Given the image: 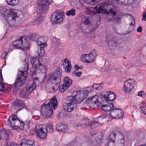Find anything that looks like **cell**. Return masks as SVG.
<instances>
[{
  "label": "cell",
  "instance_id": "e575fe53",
  "mask_svg": "<svg viewBox=\"0 0 146 146\" xmlns=\"http://www.w3.org/2000/svg\"><path fill=\"white\" fill-rule=\"evenodd\" d=\"M6 2L9 5L11 6H14L17 5L19 3V0H12V1H6Z\"/></svg>",
  "mask_w": 146,
  "mask_h": 146
},
{
  "label": "cell",
  "instance_id": "52a82bcc",
  "mask_svg": "<svg viewBox=\"0 0 146 146\" xmlns=\"http://www.w3.org/2000/svg\"><path fill=\"white\" fill-rule=\"evenodd\" d=\"M28 70L29 64H25L19 68L15 84L16 87H21L24 84L28 78Z\"/></svg>",
  "mask_w": 146,
  "mask_h": 146
},
{
  "label": "cell",
  "instance_id": "277c9868",
  "mask_svg": "<svg viewBox=\"0 0 146 146\" xmlns=\"http://www.w3.org/2000/svg\"><path fill=\"white\" fill-rule=\"evenodd\" d=\"M4 17L10 25L16 26L22 23L25 18V14L22 11L11 9L5 12Z\"/></svg>",
  "mask_w": 146,
  "mask_h": 146
},
{
  "label": "cell",
  "instance_id": "ba28073f",
  "mask_svg": "<svg viewBox=\"0 0 146 146\" xmlns=\"http://www.w3.org/2000/svg\"><path fill=\"white\" fill-rule=\"evenodd\" d=\"M88 95V92L86 90H78L74 91L72 94L67 97V100L70 102L75 104H79L82 102Z\"/></svg>",
  "mask_w": 146,
  "mask_h": 146
},
{
  "label": "cell",
  "instance_id": "1f68e13d",
  "mask_svg": "<svg viewBox=\"0 0 146 146\" xmlns=\"http://www.w3.org/2000/svg\"><path fill=\"white\" fill-rule=\"evenodd\" d=\"M36 86V84L35 83L33 82V83L31 84L30 85L28 86V87L26 88V92L28 93H31L32 91H33V90L35 89Z\"/></svg>",
  "mask_w": 146,
  "mask_h": 146
},
{
  "label": "cell",
  "instance_id": "83f0119b",
  "mask_svg": "<svg viewBox=\"0 0 146 146\" xmlns=\"http://www.w3.org/2000/svg\"><path fill=\"white\" fill-rule=\"evenodd\" d=\"M67 128H68V126L67 125L62 123H59L57 124L56 126V129L58 131H60V132L65 131L67 129Z\"/></svg>",
  "mask_w": 146,
  "mask_h": 146
},
{
  "label": "cell",
  "instance_id": "44dd1931",
  "mask_svg": "<svg viewBox=\"0 0 146 146\" xmlns=\"http://www.w3.org/2000/svg\"><path fill=\"white\" fill-rule=\"evenodd\" d=\"M76 104L71 102L70 103L65 102L63 105V108L64 110L69 112H71L74 111L76 109Z\"/></svg>",
  "mask_w": 146,
  "mask_h": 146
},
{
  "label": "cell",
  "instance_id": "d4e9b609",
  "mask_svg": "<svg viewBox=\"0 0 146 146\" xmlns=\"http://www.w3.org/2000/svg\"><path fill=\"white\" fill-rule=\"evenodd\" d=\"M104 98L107 101H113L115 100V95L114 93L111 92H106L104 94Z\"/></svg>",
  "mask_w": 146,
  "mask_h": 146
},
{
  "label": "cell",
  "instance_id": "8992f818",
  "mask_svg": "<svg viewBox=\"0 0 146 146\" xmlns=\"http://www.w3.org/2000/svg\"><path fill=\"white\" fill-rule=\"evenodd\" d=\"M124 137L120 131H114L110 133L106 146H124Z\"/></svg>",
  "mask_w": 146,
  "mask_h": 146
},
{
  "label": "cell",
  "instance_id": "6da1fadb",
  "mask_svg": "<svg viewBox=\"0 0 146 146\" xmlns=\"http://www.w3.org/2000/svg\"><path fill=\"white\" fill-rule=\"evenodd\" d=\"M135 21L130 14H125L117 18L113 25V30L116 34L125 35L131 33L135 28Z\"/></svg>",
  "mask_w": 146,
  "mask_h": 146
},
{
  "label": "cell",
  "instance_id": "7bdbcfd3",
  "mask_svg": "<svg viewBox=\"0 0 146 146\" xmlns=\"http://www.w3.org/2000/svg\"><path fill=\"white\" fill-rule=\"evenodd\" d=\"M10 146H19V145L16 143L12 142L10 144Z\"/></svg>",
  "mask_w": 146,
  "mask_h": 146
},
{
  "label": "cell",
  "instance_id": "7a4b0ae2",
  "mask_svg": "<svg viewBox=\"0 0 146 146\" xmlns=\"http://www.w3.org/2000/svg\"><path fill=\"white\" fill-rule=\"evenodd\" d=\"M101 23V17L98 14H94L84 17L81 22V29L85 34L92 33L98 28Z\"/></svg>",
  "mask_w": 146,
  "mask_h": 146
},
{
  "label": "cell",
  "instance_id": "f35d334b",
  "mask_svg": "<svg viewBox=\"0 0 146 146\" xmlns=\"http://www.w3.org/2000/svg\"><path fill=\"white\" fill-rule=\"evenodd\" d=\"M93 87L96 90H100V89H101L102 88L101 84H94V85H93Z\"/></svg>",
  "mask_w": 146,
  "mask_h": 146
},
{
  "label": "cell",
  "instance_id": "ac0fdd59",
  "mask_svg": "<svg viewBox=\"0 0 146 146\" xmlns=\"http://www.w3.org/2000/svg\"><path fill=\"white\" fill-rule=\"evenodd\" d=\"M42 115L46 117H50L52 115L53 109L49 104H44L41 107Z\"/></svg>",
  "mask_w": 146,
  "mask_h": 146
},
{
  "label": "cell",
  "instance_id": "ffe728a7",
  "mask_svg": "<svg viewBox=\"0 0 146 146\" xmlns=\"http://www.w3.org/2000/svg\"><path fill=\"white\" fill-rule=\"evenodd\" d=\"M48 38L46 36H42L37 39V43L40 48H44L47 46Z\"/></svg>",
  "mask_w": 146,
  "mask_h": 146
},
{
  "label": "cell",
  "instance_id": "30bf717a",
  "mask_svg": "<svg viewBox=\"0 0 146 146\" xmlns=\"http://www.w3.org/2000/svg\"><path fill=\"white\" fill-rule=\"evenodd\" d=\"M64 13L61 10H58L53 13L50 17V21L53 25L61 24L64 21Z\"/></svg>",
  "mask_w": 146,
  "mask_h": 146
},
{
  "label": "cell",
  "instance_id": "d590c367",
  "mask_svg": "<svg viewBox=\"0 0 146 146\" xmlns=\"http://www.w3.org/2000/svg\"><path fill=\"white\" fill-rule=\"evenodd\" d=\"M40 4L42 6H48L52 2L51 1H40Z\"/></svg>",
  "mask_w": 146,
  "mask_h": 146
},
{
  "label": "cell",
  "instance_id": "bcb514c9",
  "mask_svg": "<svg viewBox=\"0 0 146 146\" xmlns=\"http://www.w3.org/2000/svg\"><path fill=\"white\" fill-rule=\"evenodd\" d=\"M146 13H143V20H144V21H146Z\"/></svg>",
  "mask_w": 146,
  "mask_h": 146
},
{
  "label": "cell",
  "instance_id": "836d02e7",
  "mask_svg": "<svg viewBox=\"0 0 146 146\" xmlns=\"http://www.w3.org/2000/svg\"><path fill=\"white\" fill-rule=\"evenodd\" d=\"M0 138L1 139H6L8 138V135L4 130H0Z\"/></svg>",
  "mask_w": 146,
  "mask_h": 146
},
{
  "label": "cell",
  "instance_id": "3957f363",
  "mask_svg": "<svg viewBox=\"0 0 146 146\" xmlns=\"http://www.w3.org/2000/svg\"><path fill=\"white\" fill-rule=\"evenodd\" d=\"M62 77V70L60 67L56 69L51 74L46 84V89L48 92L54 93L59 88Z\"/></svg>",
  "mask_w": 146,
  "mask_h": 146
},
{
  "label": "cell",
  "instance_id": "f6af8a7d",
  "mask_svg": "<svg viewBox=\"0 0 146 146\" xmlns=\"http://www.w3.org/2000/svg\"><path fill=\"white\" fill-rule=\"evenodd\" d=\"M142 31V28L141 27H139L137 29V31L138 32H141Z\"/></svg>",
  "mask_w": 146,
  "mask_h": 146
},
{
  "label": "cell",
  "instance_id": "9c48e42d",
  "mask_svg": "<svg viewBox=\"0 0 146 146\" xmlns=\"http://www.w3.org/2000/svg\"><path fill=\"white\" fill-rule=\"evenodd\" d=\"M12 45L14 47L21 48L23 50H28L31 46L29 40L25 36H22L17 40L13 42Z\"/></svg>",
  "mask_w": 146,
  "mask_h": 146
},
{
  "label": "cell",
  "instance_id": "2e32d148",
  "mask_svg": "<svg viewBox=\"0 0 146 146\" xmlns=\"http://www.w3.org/2000/svg\"><path fill=\"white\" fill-rule=\"evenodd\" d=\"M136 86V82L134 79H128L125 82L123 87L124 90L126 93H129Z\"/></svg>",
  "mask_w": 146,
  "mask_h": 146
},
{
  "label": "cell",
  "instance_id": "8fae6325",
  "mask_svg": "<svg viewBox=\"0 0 146 146\" xmlns=\"http://www.w3.org/2000/svg\"><path fill=\"white\" fill-rule=\"evenodd\" d=\"M46 70L44 66L42 65L38 69H36L35 71L33 74V77L35 80L40 82H42L44 80L46 77Z\"/></svg>",
  "mask_w": 146,
  "mask_h": 146
},
{
  "label": "cell",
  "instance_id": "60d3db41",
  "mask_svg": "<svg viewBox=\"0 0 146 146\" xmlns=\"http://www.w3.org/2000/svg\"><path fill=\"white\" fill-rule=\"evenodd\" d=\"M141 109L142 111L143 112L144 114H146V113H145V112H146V106H144V107L142 106L141 107Z\"/></svg>",
  "mask_w": 146,
  "mask_h": 146
},
{
  "label": "cell",
  "instance_id": "74e56055",
  "mask_svg": "<svg viewBox=\"0 0 146 146\" xmlns=\"http://www.w3.org/2000/svg\"><path fill=\"white\" fill-rule=\"evenodd\" d=\"M75 12H76V11L74 9H72L71 10H70L69 11L66 12V15L67 16H74L75 15Z\"/></svg>",
  "mask_w": 146,
  "mask_h": 146
},
{
  "label": "cell",
  "instance_id": "7402d4cb",
  "mask_svg": "<svg viewBox=\"0 0 146 146\" xmlns=\"http://www.w3.org/2000/svg\"><path fill=\"white\" fill-rule=\"evenodd\" d=\"M62 63L65 71L68 73L70 72L71 70L72 65L70 60L67 58H65L62 60Z\"/></svg>",
  "mask_w": 146,
  "mask_h": 146
},
{
  "label": "cell",
  "instance_id": "d6a6232c",
  "mask_svg": "<svg viewBox=\"0 0 146 146\" xmlns=\"http://www.w3.org/2000/svg\"><path fill=\"white\" fill-rule=\"evenodd\" d=\"M83 1L87 4L94 5L100 2L101 0H83Z\"/></svg>",
  "mask_w": 146,
  "mask_h": 146
},
{
  "label": "cell",
  "instance_id": "9a60e30c",
  "mask_svg": "<svg viewBox=\"0 0 146 146\" xmlns=\"http://www.w3.org/2000/svg\"><path fill=\"white\" fill-rule=\"evenodd\" d=\"M36 131L37 135L40 138L44 139L46 137L48 129L45 125L41 124L37 125L36 128Z\"/></svg>",
  "mask_w": 146,
  "mask_h": 146
},
{
  "label": "cell",
  "instance_id": "ab89813d",
  "mask_svg": "<svg viewBox=\"0 0 146 146\" xmlns=\"http://www.w3.org/2000/svg\"><path fill=\"white\" fill-rule=\"evenodd\" d=\"M137 95L140 96V97H142V98H144L146 95H145V92H143V91H140L138 93Z\"/></svg>",
  "mask_w": 146,
  "mask_h": 146
},
{
  "label": "cell",
  "instance_id": "4316f807",
  "mask_svg": "<svg viewBox=\"0 0 146 146\" xmlns=\"http://www.w3.org/2000/svg\"><path fill=\"white\" fill-rule=\"evenodd\" d=\"M113 104L111 102H108V103H106L104 104L102 106L101 108L102 110L106 112L110 111H111L112 109L113 108Z\"/></svg>",
  "mask_w": 146,
  "mask_h": 146
},
{
  "label": "cell",
  "instance_id": "d6986e66",
  "mask_svg": "<svg viewBox=\"0 0 146 146\" xmlns=\"http://www.w3.org/2000/svg\"><path fill=\"white\" fill-rule=\"evenodd\" d=\"M110 115L113 118L118 119L122 118L123 117L124 113L121 109L116 108L111 111Z\"/></svg>",
  "mask_w": 146,
  "mask_h": 146
},
{
  "label": "cell",
  "instance_id": "603a6c76",
  "mask_svg": "<svg viewBox=\"0 0 146 146\" xmlns=\"http://www.w3.org/2000/svg\"><path fill=\"white\" fill-rule=\"evenodd\" d=\"M11 89V85L0 82V95L9 92Z\"/></svg>",
  "mask_w": 146,
  "mask_h": 146
},
{
  "label": "cell",
  "instance_id": "ee69618b",
  "mask_svg": "<svg viewBox=\"0 0 146 146\" xmlns=\"http://www.w3.org/2000/svg\"><path fill=\"white\" fill-rule=\"evenodd\" d=\"M75 74L77 76L80 77L82 75V72H76V73H75Z\"/></svg>",
  "mask_w": 146,
  "mask_h": 146
},
{
  "label": "cell",
  "instance_id": "8d00e7d4",
  "mask_svg": "<svg viewBox=\"0 0 146 146\" xmlns=\"http://www.w3.org/2000/svg\"><path fill=\"white\" fill-rule=\"evenodd\" d=\"M40 48L38 51V55L40 57H42V56H44V54H45V50H44V48Z\"/></svg>",
  "mask_w": 146,
  "mask_h": 146
},
{
  "label": "cell",
  "instance_id": "7dc6e473",
  "mask_svg": "<svg viewBox=\"0 0 146 146\" xmlns=\"http://www.w3.org/2000/svg\"><path fill=\"white\" fill-rule=\"evenodd\" d=\"M2 81V76L1 74V70H0V82Z\"/></svg>",
  "mask_w": 146,
  "mask_h": 146
},
{
  "label": "cell",
  "instance_id": "484cf974",
  "mask_svg": "<svg viewBox=\"0 0 146 146\" xmlns=\"http://www.w3.org/2000/svg\"><path fill=\"white\" fill-rule=\"evenodd\" d=\"M31 64L32 66L35 69H37L42 66L40 62V60L36 57H34L31 59Z\"/></svg>",
  "mask_w": 146,
  "mask_h": 146
},
{
  "label": "cell",
  "instance_id": "5bb4252c",
  "mask_svg": "<svg viewBox=\"0 0 146 146\" xmlns=\"http://www.w3.org/2000/svg\"><path fill=\"white\" fill-rule=\"evenodd\" d=\"M100 102L98 96L95 95L87 99L86 104L87 106L91 108H96L100 105Z\"/></svg>",
  "mask_w": 146,
  "mask_h": 146
},
{
  "label": "cell",
  "instance_id": "c3c4849f",
  "mask_svg": "<svg viewBox=\"0 0 146 146\" xmlns=\"http://www.w3.org/2000/svg\"><path fill=\"white\" fill-rule=\"evenodd\" d=\"M139 146H146V145L145 144H143V145H141Z\"/></svg>",
  "mask_w": 146,
  "mask_h": 146
},
{
  "label": "cell",
  "instance_id": "cb8c5ba5",
  "mask_svg": "<svg viewBox=\"0 0 146 146\" xmlns=\"http://www.w3.org/2000/svg\"><path fill=\"white\" fill-rule=\"evenodd\" d=\"M19 146H35V143L33 140L23 139L21 141Z\"/></svg>",
  "mask_w": 146,
  "mask_h": 146
},
{
  "label": "cell",
  "instance_id": "5b68a950",
  "mask_svg": "<svg viewBox=\"0 0 146 146\" xmlns=\"http://www.w3.org/2000/svg\"><path fill=\"white\" fill-rule=\"evenodd\" d=\"M95 14H102L108 17L114 18L117 16V8L112 3H104L97 5L94 9Z\"/></svg>",
  "mask_w": 146,
  "mask_h": 146
},
{
  "label": "cell",
  "instance_id": "7c38bea8",
  "mask_svg": "<svg viewBox=\"0 0 146 146\" xmlns=\"http://www.w3.org/2000/svg\"><path fill=\"white\" fill-rule=\"evenodd\" d=\"M9 121L12 127L14 129H22L24 127V123L19 119L17 116L12 115L9 117Z\"/></svg>",
  "mask_w": 146,
  "mask_h": 146
},
{
  "label": "cell",
  "instance_id": "b9f144b4",
  "mask_svg": "<svg viewBox=\"0 0 146 146\" xmlns=\"http://www.w3.org/2000/svg\"><path fill=\"white\" fill-rule=\"evenodd\" d=\"M75 68H76V70L77 71L78 70H81V69H82V66H80L78 65H76L75 66Z\"/></svg>",
  "mask_w": 146,
  "mask_h": 146
},
{
  "label": "cell",
  "instance_id": "4fadbf2b",
  "mask_svg": "<svg viewBox=\"0 0 146 146\" xmlns=\"http://www.w3.org/2000/svg\"><path fill=\"white\" fill-rule=\"evenodd\" d=\"M97 54L98 53L97 51L95 49H94L89 54H82L80 57V59L84 63H92L95 59Z\"/></svg>",
  "mask_w": 146,
  "mask_h": 146
},
{
  "label": "cell",
  "instance_id": "4dcf8cb0",
  "mask_svg": "<svg viewBox=\"0 0 146 146\" xmlns=\"http://www.w3.org/2000/svg\"><path fill=\"white\" fill-rule=\"evenodd\" d=\"M115 2H117V4L121 5H128L130 4H133L134 2H135V1H115Z\"/></svg>",
  "mask_w": 146,
  "mask_h": 146
},
{
  "label": "cell",
  "instance_id": "f1b7e54d",
  "mask_svg": "<svg viewBox=\"0 0 146 146\" xmlns=\"http://www.w3.org/2000/svg\"><path fill=\"white\" fill-rule=\"evenodd\" d=\"M58 101L57 98L55 96L53 97L49 102V105L51 106V107L52 108L54 109H57L58 106Z\"/></svg>",
  "mask_w": 146,
  "mask_h": 146
},
{
  "label": "cell",
  "instance_id": "f546056e",
  "mask_svg": "<svg viewBox=\"0 0 146 146\" xmlns=\"http://www.w3.org/2000/svg\"><path fill=\"white\" fill-rule=\"evenodd\" d=\"M24 106V103L22 101L19 100H17L15 101L13 104V107L15 108V109L18 110L19 109H21Z\"/></svg>",
  "mask_w": 146,
  "mask_h": 146
},
{
  "label": "cell",
  "instance_id": "e0dca14e",
  "mask_svg": "<svg viewBox=\"0 0 146 146\" xmlns=\"http://www.w3.org/2000/svg\"><path fill=\"white\" fill-rule=\"evenodd\" d=\"M72 84V81L69 77L65 78L64 80V83L60 87V91L64 93L70 88Z\"/></svg>",
  "mask_w": 146,
  "mask_h": 146
}]
</instances>
